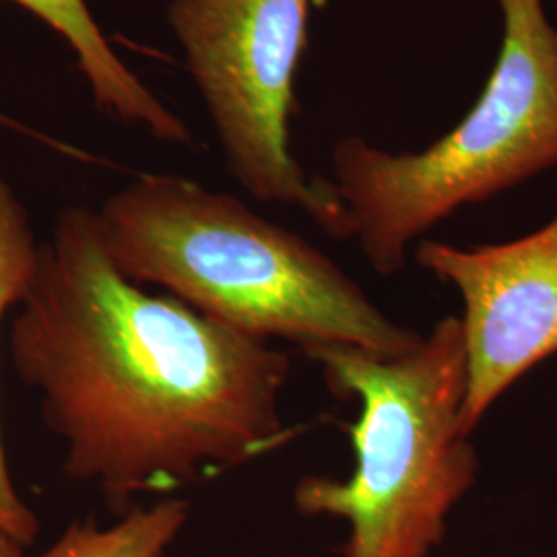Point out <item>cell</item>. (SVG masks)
I'll return each instance as SVG.
<instances>
[{
	"mask_svg": "<svg viewBox=\"0 0 557 557\" xmlns=\"http://www.w3.org/2000/svg\"><path fill=\"white\" fill-rule=\"evenodd\" d=\"M341 400L356 465L345 479L308 475L294 490L301 517L338 518L341 557H430L446 520L475 485L478 453L460 428L467 393L462 326L446 317L418 345L380 356L351 345L304 349Z\"/></svg>",
	"mask_w": 557,
	"mask_h": 557,
	"instance_id": "3",
	"label": "cell"
},
{
	"mask_svg": "<svg viewBox=\"0 0 557 557\" xmlns=\"http://www.w3.org/2000/svg\"><path fill=\"white\" fill-rule=\"evenodd\" d=\"M38 244L29 218L9 184L0 178V326L17 308L38 260ZM0 533L15 539L23 547L34 545L40 520L34 508L21 498L4 455L0 436Z\"/></svg>",
	"mask_w": 557,
	"mask_h": 557,
	"instance_id": "8",
	"label": "cell"
},
{
	"mask_svg": "<svg viewBox=\"0 0 557 557\" xmlns=\"http://www.w3.org/2000/svg\"><path fill=\"white\" fill-rule=\"evenodd\" d=\"M25 549L15 539L7 537L0 533V557H25Z\"/></svg>",
	"mask_w": 557,
	"mask_h": 557,
	"instance_id": "10",
	"label": "cell"
},
{
	"mask_svg": "<svg viewBox=\"0 0 557 557\" xmlns=\"http://www.w3.org/2000/svg\"><path fill=\"white\" fill-rule=\"evenodd\" d=\"M556 7H557V0H556Z\"/></svg>",
	"mask_w": 557,
	"mask_h": 557,
	"instance_id": "11",
	"label": "cell"
},
{
	"mask_svg": "<svg viewBox=\"0 0 557 557\" xmlns=\"http://www.w3.org/2000/svg\"><path fill=\"white\" fill-rule=\"evenodd\" d=\"M312 0H172L168 21L215 124L232 176L260 202L306 211L345 238L331 180L308 178L292 153L296 73Z\"/></svg>",
	"mask_w": 557,
	"mask_h": 557,
	"instance_id": "5",
	"label": "cell"
},
{
	"mask_svg": "<svg viewBox=\"0 0 557 557\" xmlns=\"http://www.w3.org/2000/svg\"><path fill=\"white\" fill-rule=\"evenodd\" d=\"M502 44L475 106L418 153H388L359 137L333 149V190L345 238L391 277L407 248L460 207L557 165V27L545 0H498Z\"/></svg>",
	"mask_w": 557,
	"mask_h": 557,
	"instance_id": "4",
	"label": "cell"
},
{
	"mask_svg": "<svg viewBox=\"0 0 557 557\" xmlns=\"http://www.w3.org/2000/svg\"><path fill=\"white\" fill-rule=\"evenodd\" d=\"M50 25L77 57V66L106 114L139 124L165 143H190L186 124L128 69L101 34L85 0H13Z\"/></svg>",
	"mask_w": 557,
	"mask_h": 557,
	"instance_id": "7",
	"label": "cell"
},
{
	"mask_svg": "<svg viewBox=\"0 0 557 557\" xmlns=\"http://www.w3.org/2000/svg\"><path fill=\"white\" fill-rule=\"evenodd\" d=\"M96 213L103 248L124 277L158 285L248 337L380 356L409 351L423 337L388 319L314 244L234 195L149 174Z\"/></svg>",
	"mask_w": 557,
	"mask_h": 557,
	"instance_id": "2",
	"label": "cell"
},
{
	"mask_svg": "<svg viewBox=\"0 0 557 557\" xmlns=\"http://www.w3.org/2000/svg\"><path fill=\"white\" fill-rule=\"evenodd\" d=\"M9 354L64 444V473L119 517L296 434L281 418L289 356L124 277L85 207L64 209L38 248Z\"/></svg>",
	"mask_w": 557,
	"mask_h": 557,
	"instance_id": "1",
	"label": "cell"
},
{
	"mask_svg": "<svg viewBox=\"0 0 557 557\" xmlns=\"http://www.w3.org/2000/svg\"><path fill=\"white\" fill-rule=\"evenodd\" d=\"M418 262L465 301L460 428L471 436L518 379L557 354V213L533 234L504 244L421 242Z\"/></svg>",
	"mask_w": 557,
	"mask_h": 557,
	"instance_id": "6",
	"label": "cell"
},
{
	"mask_svg": "<svg viewBox=\"0 0 557 557\" xmlns=\"http://www.w3.org/2000/svg\"><path fill=\"white\" fill-rule=\"evenodd\" d=\"M190 518L186 499L163 498L151 506H133L112 524H71L36 557H163Z\"/></svg>",
	"mask_w": 557,
	"mask_h": 557,
	"instance_id": "9",
	"label": "cell"
}]
</instances>
